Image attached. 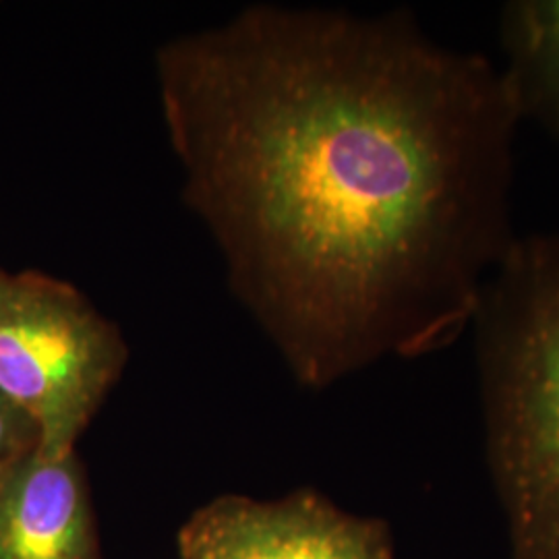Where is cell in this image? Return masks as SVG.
I'll list each match as a JSON object with an SVG mask.
<instances>
[{
	"label": "cell",
	"instance_id": "7",
	"mask_svg": "<svg viewBox=\"0 0 559 559\" xmlns=\"http://www.w3.org/2000/svg\"><path fill=\"white\" fill-rule=\"evenodd\" d=\"M40 450V431L13 400L0 392V483Z\"/></svg>",
	"mask_w": 559,
	"mask_h": 559
},
{
	"label": "cell",
	"instance_id": "2",
	"mask_svg": "<svg viewBox=\"0 0 559 559\" xmlns=\"http://www.w3.org/2000/svg\"><path fill=\"white\" fill-rule=\"evenodd\" d=\"M471 328L508 559H559V235L516 239Z\"/></svg>",
	"mask_w": 559,
	"mask_h": 559
},
{
	"label": "cell",
	"instance_id": "1",
	"mask_svg": "<svg viewBox=\"0 0 559 559\" xmlns=\"http://www.w3.org/2000/svg\"><path fill=\"white\" fill-rule=\"evenodd\" d=\"M189 205L300 385L471 328L516 242L512 87L408 11L253 7L164 44Z\"/></svg>",
	"mask_w": 559,
	"mask_h": 559
},
{
	"label": "cell",
	"instance_id": "3",
	"mask_svg": "<svg viewBox=\"0 0 559 559\" xmlns=\"http://www.w3.org/2000/svg\"><path fill=\"white\" fill-rule=\"evenodd\" d=\"M129 359L119 328L62 280L0 270V392L40 431V452H78Z\"/></svg>",
	"mask_w": 559,
	"mask_h": 559
},
{
	"label": "cell",
	"instance_id": "6",
	"mask_svg": "<svg viewBox=\"0 0 559 559\" xmlns=\"http://www.w3.org/2000/svg\"><path fill=\"white\" fill-rule=\"evenodd\" d=\"M503 75L520 117L559 143V0H512L501 9Z\"/></svg>",
	"mask_w": 559,
	"mask_h": 559
},
{
	"label": "cell",
	"instance_id": "4",
	"mask_svg": "<svg viewBox=\"0 0 559 559\" xmlns=\"http://www.w3.org/2000/svg\"><path fill=\"white\" fill-rule=\"evenodd\" d=\"M179 559H396L388 522L342 510L316 489L274 500L239 493L198 508L177 535Z\"/></svg>",
	"mask_w": 559,
	"mask_h": 559
},
{
	"label": "cell",
	"instance_id": "5",
	"mask_svg": "<svg viewBox=\"0 0 559 559\" xmlns=\"http://www.w3.org/2000/svg\"><path fill=\"white\" fill-rule=\"evenodd\" d=\"M0 559H104L78 452H34L0 483Z\"/></svg>",
	"mask_w": 559,
	"mask_h": 559
}]
</instances>
